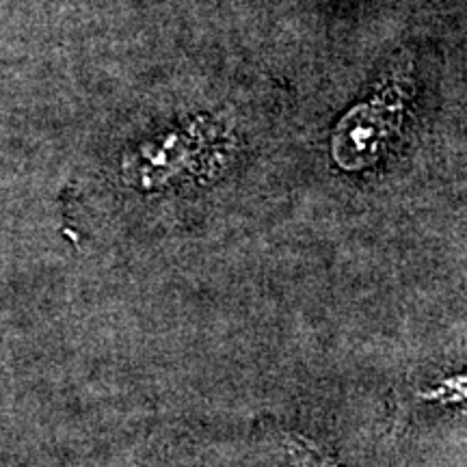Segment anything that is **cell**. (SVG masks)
<instances>
[{
    "label": "cell",
    "mask_w": 467,
    "mask_h": 467,
    "mask_svg": "<svg viewBox=\"0 0 467 467\" xmlns=\"http://www.w3.org/2000/svg\"><path fill=\"white\" fill-rule=\"evenodd\" d=\"M392 124L377 104H361L344 117L336 130V161L347 169L364 167L379 156V150L388 139Z\"/></svg>",
    "instance_id": "1"
}]
</instances>
